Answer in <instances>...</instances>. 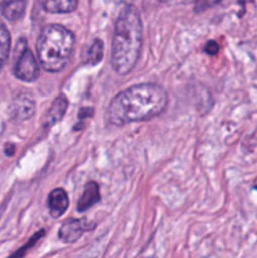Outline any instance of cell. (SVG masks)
<instances>
[{"instance_id":"cell-1","label":"cell","mask_w":257,"mask_h":258,"mask_svg":"<svg viewBox=\"0 0 257 258\" xmlns=\"http://www.w3.org/2000/svg\"><path fill=\"white\" fill-rule=\"evenodd\" d=\"M168 106V95L156 83H139L118 93L106 112L108 123L123 126L145 121L164 112Z\"/></svg>"},{"instance_id":"cell-2","label":"cell","mask_w":257,"mask_h":258,"mask_svg":"<svg viewBox=\"0 0 257 258\" xmlns=\"http://www.w3.org/2000/svg\"><path fill=\"white\" fill-rule=\"evenodd\" d=\"M143 45V23L134 5H126L118 14L112 38L111 63L118 75H127L140 55Z\"/></svg>"},{"instance_id":"cell-3","label":"cell","mask_w":257,"mask_h":258,"mask_svg":"<svg viewBox=\"0 0 257 258\" xmlns=\"http://www.w3.org/2000/svg\"><path fill=\"white\" fill-rule=\"evenodd\" d=\"M75 47V35L60 24L43 28L37 43L38 59L47 72H59L67 66Z\"/></svg>"},{"instance_id":"cell-4","label":"cell","mask_w":257,"mask_h":258,"mask_svg":"<svg viewBox=\"0 0 257 258\" xmlns=\"http://www.w3.org/2000/svg\"><path fill=\"white\" fill-rule=\"evenodd\" d=\"M14 75L19 80L25 82H33L39 76V67H38L37 59L29 48L24 47L20 49L19 57L14 67Z\"/></svg>"},{"instance_id":"cell-5","label":"cell","mask_w":257,"mask_h":258,"mask_svg":"<svg viewBox=\"0 0 257 258\" xmlns=\"http://www.w3.org/2000/svg\"><path fill=\"white\" fill-rule=\"evenodd\" d=\"M90 226L83 219H68L59 229V238L66 243H73L81 238L83 232L88 231Z\"/></svg>"},{"instance_id":"cell-6","label":"cell","mask_w":257,"mask_h":258,"mask_svg":"<svg viewBox=\"0 0 257 258\" xmlns=\"http://www.w3.org/2000/svg\"><path fill=\"white\" fill-rule=\"evenodd\" d=\"M68 196L65 189L57 188L50 191L48 197V207H49V213L53 218H59L65 214L68 208Z\"/></svg>"},{"instance_id":"cell-7","label":"cell","mask_w":257,"mask_h":258,"mask_svg":"<svg viewBox=\"0 0 257 258\" xmlns=\"http://www.w3.org/2000/svg\"><path fill=\"white\" fill-rule=\"evenodd\" d=\"M68 107V101L67 98L63 95L58 96L54 101H53L52 106L48 110L47 116H45L44 125L45 127H52L53 125H55L57 122H59L62 120V117L65 116L66 111Z\"/></svg>"},{"instance_id":"cell-8","label":"cell","mask_w":257,"mask_h":258,"mask_svg":"<svg viewBox=\"0 0 257 258\" xmlns=\"http://www.w3.org/2000/svg\"><path fill=\"white\" fill-rule=\"evenodd\" d=\"M35 111V103L30 96L28 95H19L14 101L13 106V113L14 117L18 120H27L32 117Z\"/></svg>"},{"instance_id":"cell-9","label":"cell","mask_w":257,"mask_h":258,"mask_svg":"<svg viewBox=\"0 0 257 258\" xmlns=\"http://www.w3.org/2000/svg\"><path fill=\"white\" fill-rule=\"evenodd\" d=\"M100 189H98L97 183L95 181H90L86 184L85 190H83L82 196H81L80 201L77 204L78 212H86L88 208L95 206L96 203L100 202Z\"/></svg>"},{"instance_id":"cell-10","label":"cell","mask_w":257,"mask_h":258,"mask_svg":"<svg viewBox=\"0 0 257 258\" xmlns=\"http://www.w3.org/2000/svg\"><path fill=\"white\" fill-rule=\"evenodd\" d=\"M25 7L27 3L25 2H9V3H3L0 5L2 8V13L7 19L10 22H15V20L20 19L24 14Z\"/></svg>"},{"instance_id":"cell-11","label":"cell","mask_w":257,"mask_h":258,"mask_svg":"<svg viewBox=\"0 0 257 258\" xmlns=\"http://www.w3.org/2000/svg\"><path fill=\"white\" fill-rule=\"evenodd\" d=\"M78 3L75 0H60V2H43L42 7L49 13H71L77 8Z\"/></svg>"},{"instance_id":"cell-12","label":"cell","mask_w":257,"mask_h":258,"mask_svg":"<svg viewBox=\"0 0 257 258\" xmlns=\"http://www.w3.org/2000/svg\"><path fill=\"white\" fill-rule=\"evenodd\" d=\"M103 57V43L100 39L93 40L92 44L90 45L88 50L86 52L85 62L90 66H95L101 62Z\"/></svg>"},{"instance_id":"cell-13","label":"cell","mask_w":257,"mask_h":258,"mask_svg":"<svg viewBox=\"0 0 257 258\" xmlns=\"http://www.w3.org/2000/svg\"><path fill=\"white\" fill-rule=\"evenodd\" d=\"M10 49V34L3 22H0V70L8 59Z\"/></svg>"},{"instance_id":"cell-14","label":"cell","mask_w":257,"mask_h":258,"mask_svg":"<svg viewBox=\"0 0 257 258\" xmlns=\"http://www.w3.org/2000/svg\"><path fill=\"white\" fill-rule=\"evenodd\" d=\"M204 50H206L207 54H211V55L217 54V53H218V50H219L218 43L211 40V42H208L206 44V47H204Z\"/></svg>"},{"instance_id":"cell-15","label":"cell","mask_w":257,"mask_h":258,"mask_svg":"<svg viewBox=\"0 0 257 258\" xmlns=\"http://www.w3.org/2000/svg\"><path fill=\"white\" fill-rule=\"evenodd\" d=\"M141 258H156V257H151V256H146V257H141Z\"/></svg>"}]
</instances>
